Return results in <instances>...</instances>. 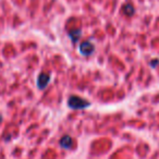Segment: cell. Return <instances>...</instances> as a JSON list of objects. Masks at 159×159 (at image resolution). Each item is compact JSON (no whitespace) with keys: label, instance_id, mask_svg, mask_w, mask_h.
Returning <instances> with one entry per match:
<instances>
[{"label":"cell","instance_id":"6da1fadb","mask_svg":"<svg viewBox=\"0 0 159 159\" xmlns=\"http://www.w3.org/2000/svg\"><path fill=\"white\" fill-rule=\"evenodd\" d=\"M68 105L72 109H84L91 106V102L77 96H71L68 100Z\"/></svg>","mask_w":159,"mask_h":159},{"label":"cell","instance_id":"7a4b0ae2","mask_svg":"<svg viewBox=\"0 0 159 159\" xmlns=\"http://www.w3.org/2000/svg\"><path fill=\"white\" fill-rule=\"evenodd\" d=\"M79 50H80V52H81V55L87 57V56L93 55V52L95 51V46H94L93 43L89 42V40H85V42L80 44Z\"/></svg>","mask_w":159,"mask_h":159},{"label":"cell","instance_id":"3957f363","mask_svg":"<svg viewBox=\"0 0 159 159\" xmlns=\"http://www.w3.org/2000/svg\"><path fill=\"white\" fill-rule=\"evenodd\" d=\"M49 81H50V75L47 73H40L37 79V85L39 89H44L48 85Z\"/></svg>","mask_w":159,"mask_h":159},{"label":"cell","instance_id":"277c9868","mask_svg":"<svg viewBox=\"0 0 159 159\" xmlns=\"http://www.w3.org/2000/svg\"><path fill=\"white\" fill-rule=\"evenodd\" d=\"M69 36H70V38L72 39L73 43H76L80 39V37H81V30L77 29V30L70 31L69 32Z\"/></svg>","mask_w":159,"mask_h":159},{"label":"cell","instance_id":"5b68a950","mask_svg":"<svg viewBox=\"0 0 159 159\" xmlns=\"http://www.w3.org/2000/svg\"><path fill=\"white\" fill-rule=\"evenodd\" d=\"M123 12H124V14H125L126 16H133V14H134L135 10H134V8H133V6L131 5V3H126V5L123 6Z\"/></svg>","mask_w":159,"mask_h":159},{"label":"cell","instance_id":"8992f818","mask_svg":"<svg viewBox=\"0 0 159 159\" xmlns=\"http://www.w3.org/2000/svg\"><path fill=\"white\" fill-rule=\"evenodd\" d=\"M60 144H61L62 147L69 148L71 145H72V139H71V137H70V136L66 135V136H63V137L61 139V141H60Z\"/></svg>","mask_w":159,"mask_h":159},{"label":"cell","instance_id":"52a82bcc","mask_svg":"<svg viewBox=\"0 0 159 159\" xmlns=\"http://www.w3.org/2000/svg\"><path fill=\"white\" fill-rule=\"evenodd\" d=\"M158 63H159V61H158V60H157V59H155V61L150 62V66H156Z\"/></svg>","mask_w":159,"mask_h":159}]
</instances>
